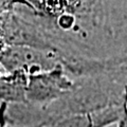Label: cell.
Here are the masks:
<instances>
[{"label": "cell", "mask_w": 127, "mask_h": 127, "mask_svg": "<svg viewBox=\"0 0 127 127\" xmlns=\"http://www.w3.org/2000/svg\"><path fill=\"white\" fill-rule=\"evenodd\" d=\"M119 127H127V120H124V121H122L121 122V124Z\"/></svg>", "instance_id": "2"}, {"label": "cell", "mask_w": 127, "mask_h": 127, "mask_svg": "<svg viewBox=\"0 0 127 127\" xmlns=\"http://www.w3.org/2000/svg\"><path fill=\"white\" fill-rule=\"evenodd\" d=\"M114 120H116L114 113L112 111H109L97 117H92L90 114H75V116H69L54 123H43V124L34 126L22 127H103L108 123L113 122Z\"/></svg>", "instance_id": "1"}]
</instances>
